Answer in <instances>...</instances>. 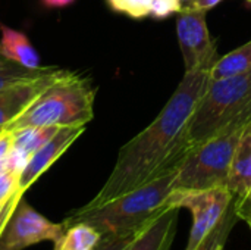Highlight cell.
Here are the masks:
<instances>
[{"instance_id":"6da1fadb","label":"cell","mask_w":251,"mask_h":250,"mask_svg":"<svg viewBox=\"0 0 251 250\" xmlns=\"http://www.w3.org/2000/svg\"><path fill=\"white\" fill-rule=\"evenodd\" d=\"M209 81V71L185 74L156 119L121 147L109 178L84 206H100L176 171L194 147L190 121Z\"/></svg>"},{"instance_id":"7a4b0ae2","label":"cell","mask_w":251,"mask_h":250,"mask_svg":"<svg viewBox=\"0 0 251 250\" xmlns=\"http://www.w3.org/2000/svg\"><path fill=\"white\" fill-rule=\"evenodd\" d=\"M176 172L178 169L100 206L79 208L65 218V228L76 222H85L103 237L137 233L169 208L166 202L174 190Z\"/></svg>"},{"instance_id":"3957f363","label":"cell","mask_w":251,"mask_h":250,"mask_svg":"<svg viewBox=\"0 0 251 250\" xmlns=\"http://www.w3.org/2000/svg\"><path fill=\"white\" fill-rule=\"evenodd\" d=\"M251 118V72L210 80L190 121L193 144Z\"/></svg>"},{"instance_id":"277c9868","label":"cell","mask_w":251,"mask_h":250,"mask_svg":"<svg viewBox=\"0 0 251 250\" xmlns=\"http://www.w3.org/2000/svg\"><path fill=\"white\" fill-rule=\"evenodd\" d=\"M91 84L69 72L53 84L22 116L4 127L16 131L38 127H85L94 116Z\"/></svg>"},{"instance_id":"5b68a950","label":"cell","mask_w":251,"mask_h":250,"mask_svg":"<svg viewBox=\"0 0 251 250\" xmlns=\"http://www.w3.org/2000/svg\"><path fill=\"white\" fill-rule=\"evenodd\" d=\"M250 122L251 118L243 119L196 144L178 168L174 190L200 192L226 187L235 149Z\"/></svg>"},{"instance_id":"8992f818","label":"cell","mask_w":251,"mask_h":250,"mask_svg":"<svg viewBox=\"0 0 251 250\" xmlns=\"http://www.w3.org/2000/svg\"><path fill=\"white\" fill-rule=\"evenodd\" d=\"M232 193L226 187L200 192L172 190L166 206L188 209L193 214V227L185 250H194L200 245V242L224 218L232 203Z\"/></svg>"},{"instance_id":"52a82bcc","label":"cell","mask_w":251,"mask_h":250,"mask_svg":"<svg viewBox=\"0 0 251 250\" xmlns=\"http://www.w3.org/2000/svg\"><path fill=\"white\" fill-rule=\"evenodd\" d=\"M206 13L194 7H182L178 12L176 37L184 57L185 74L210 72L219 59L216 43L207 28Z\"/></svg>"},{"instance_id":"ba28073f","label":"cell","mask_w":251,"mask_h":250,"mask_svg":"<svg viewBox=\"0 0 251 250\" xmlns=\"http://www.w3.org/2000/svg\"><path fill=\"white\" fill-rule=\"evenodd\" d=\"M63 233V222H51L22 197L0 236V250H24L46 240L57 242Z\"/></svg>"},{"instance_id":"9c48e42d","label":"cell","mask_w":251,"mask_h":250,"mask_svg":"<svg viewBox=\"0 0 251 250\" xmlns=\"http://www.w3.org/2000/svg\"><path fill=\"white\" fill-rule=\"evenodd\" d=\"M69 71L53 66L44 75L18 83L0 91V128L10 125L22 116L31 106L59 80L66 77Z\"/></svg>"},{"instance_id":"30bf717a","label":"cell","mask_w":251,"mask_h":250,"mask_svg":"<svg viewBox=\"0 0 251 250\" xmlns=\"http://www.w3.org/2000/svg\"><path fill=\"white\" fill-rule=\"evenodd\" d=\"M85 127H62L59 131L38 150H35L19 177V190L26 192L84 133Z\"/></svg>"},{"instance_id":"8fae6325","label":"cell","mask_w":251,"mask_h":250,"mask_svg":"<svg viewBox=\"0 0 251 250\" xmlns=\"http://www.w3.org/2000/svg\"><path fill=\"white\" fill-rule=\"evenodd\" d=\"M226 189L232 193L234 209L241 220L251 200V122L235 149Z\"/></svg>"},{"instance_id":"7c38bea8","label":"cell","mask_w":251,"mask_h":250,"mask_svg":"<svg viewBox=\"0 0 251 250\" xmlns=\"http://www.w3.org/2000/svg\"><path fill=\"white\" fill-rule=\"evenodd\" d=\"M176 208H166L147 225H144L126 250H169L172 246L176 222Z\"/></svg>"},{"instance_id":"4fadbf2b","label":"cell","mask_w":251,"mask_h":250,"mask_svg":"<svg viewBox=\"0 0 251 250\" xmlns=\"http://www.w3.org/2000/svg\"><path fill=\"white\" fill-rule=\"evenodd\" d=\"M0 56L28 68L40 66V56L24 32L3 24H0Z\"/></svg>"},{"instance_id":"5bb4252c","label":"cell","mask_w":251,"mask_h":250,"mask_svg":"<svg viewBox=\"0 0 251 250\" xmlns=\"http://www.w3.org/2000/svg\"><path fill=\"white\" fill-rule=\"evenodd\" d=\"M101 239L103 236L90 224L76 222L65 228L53 250H96Z\"/></svg>"},{"instance_id":"9a60e30c","label":"cell","mask_w":251,"mask_h":250,"mask_svg":"<svg viewBox=\"0 0 251 250\" xmlns=\"http://www.w3.org/2000/svg\"><path fill=\"white\" fill-rule=\"evenodd\" d=\"M251 72V40L241 47L219 57L210 69V80L235 77Z\"/></svg>"},{"instance_id":"2e32d148","label":"cell","mask_w":251,"mask_h":250,"mask_svg":"<svg viewBox=\"0 0 251 250\" xmlns=\"http://www.w3.org/2000/svg\"><path fill=\"white\" fill-rule=\"evenodd\" d=\"M62 128V127H60ZM59 127H38V128H24L15 131L13 150L22 153L29 159V156L46 144L56 133Z\"/></svg>"},{"instance_id":"e0dca14e","label":"cell","mask_w":251,"mask_h":250,"mask_svg":"<svg viewBox=\"0 0 251 250\" xmlns=\"http://www.w3.org/2000/svg\"><path fill=\"white\" fill-rule=\"evenodd\" d=\"M53 66H38V68H28L18 62L9 60L3 56H0V91L4 88H9L18 83L28 81L32 78H37L40 75L47 74L51 71Z\"/></svg>"},{"instance_id":"ac0fdd59","label":"cell","mask_w":251,"mask_h":250,"mask_svg":"<svg viewBox=\"0 0 251 250\" xmlns=\"http://www.w3.org/2000/svg\"><path fill=\"white\" fill-rule=\"evenodd\" d=\"M237 221H238V217L235 214L234 203H231V206L228 208L224 218L218 222V225L200 242V245L194 250H224L226 240H228Z\"/></svg>"},{"instance_id":"d6986e66","label":"cell","mask_w":251,"mask_h":250,"mask_svg":"<svg viewBox=\"0 0 251 250\" xmlns=\"http://www.w3.org/2000/svg\"><path fill=\"white\" fill-rule=\"evenodd\" d=\"M106 3L113 12L134 19H143L151 15L150 0H106Z\"/></svg>"},{"instance_id":"ffe728a7","label":"cell","mask_w":251,"mask_h":250,"mask_svg":"<svg viewBox=\"0 0 251 250\" xmlns=\"http://www.w3.org/2000/svg\"><path fill=\"white\" fill-rule=\"evenodd\" d=\"M19 177L21 172L10 169L0 172V206L4 205L16 192H19Z\"/></svg>"},{"instance_id":"44dd1931","label":"cell","mask_w":251,"mask_h":250,"mask_svg":"<svg viewBox=\"0 0 251 250\" xmlns=\"http://www.w3.org/2000/svg\"><path fill=\"white\" fill-rule=\"evenodd\" d=\"M151 15L154 19H166L171 15H178L182 9L181 0H150Z\"/></svg>"},{"instance_id":"7402d4cb","label":"cell","mask_w":251,"mask_h":250,"mask_svg":"<svg viewBox=\"0 0 251 250\" xmlns=\"http://www.w3.org/2000/svg\"><path fill=\"white\" fill-rule=\"evenodd\" d=\"M140 231L131 233V234H124V236H106L101 239L96 250H126L129 245L134 242Z\"/></svg>"},{"instance_id":"603a6c76","label":"cell","mask_w":251,"mask_h":250,"mask_svg":"<svg viewBox=\"0 0 251 250\" xmlns=\"http://www.w3.org/2000/svg\"><path fill=\"white\" fill-rule=\"evenodd\" d=\"M24 197V192H16L4 205H1L0 206V236H1V233H3V230H4V227H6V224L9 222V220H10V217H12V214H13V211H15V208L18 206V203H19V200Z\"/></svg>"},{"instance_id":"cb8c5ba5","label":"cell","mask_w":251,"mask_h":250,"mask_svg":"<svg viewBox=\"0 0 251 250\" xmlns=\"http://www.w3.org/2000/svg\"><path fill=\"white\" fill-rule=\"evenodd\" d=\"M13 144H15V131L3 128L0 131V162L10 155V152L13 150Z\"/></svg>"},{"instance_id":"d4e9b609","label":"cell","mask_w":251,"mask_h":250,"mask_svg":"<svg viewBox=\"0 0 251 250\" xmlns=\"http://www.w3.org/2000/svg\"><path fill=\"white\" fill-rule=\"evenodd\" d=\"M221 1H224V0H194V3H193L191 7H194L197 10L209 12L210 9H213L215 6H218Z\"/></svg>"},{"instance_id":"484cf974","label":"cell","mask_w":251,"mask_h":250,"mask_svg":"<svg viewBox=\"0 0 251 250\" xmlns=\"http://www.w3.org/2000/svg\"><path fill=\"white\" fill-rule=\"evenodd\" d=\"M75 0H41L43 6L50 7V9H60V7H66L71 6Z\"/></svg>"},{"instance_id":"4316f807","label":"cell","mask_w":251,"mask_h":250,"mask_svg":"<svg viewBox=\"0 0 251 250\" xmlns=\"http://www.w3.org/2000/svg\"><path fill=\"white\" fill-rule=\"evenodd\" d=\"M241 220H243V221H246V222L249 224V227L251 228V200H250V205H249V208H247V211L243 214Z\"/></svg>"},{"instance_id":"83f0119b","label":"cell","mask_w":251,"mask_h":250,"mask_svg":"<svg viewBox=\"0 0 251 250\" xmlns=\"http://www.w3.org/2000/svg\"><path fill=\"white\" fill-rule=\"evenodd\" d=\"M193 3H194V0H181L182 7H191V6H193Z\"/></svg>"},{"instance_id":"f1b7e54d","label":"cell","mask_w":251,"mask_h":250,"mask_svg":"<svg viewBox=\"0 0 251 250\" xmlns=\"http://www.w3.org/2000/svg\"><path fill=\"white\" fill-rule=\"evenodd\" d=\"M247 1H249V3H251V0H247Z\"/></svg>"},{"instance_id":"f546056e","label":"cell","mask_w":251,"mask_h":250,"mask_svg":"<svg viewBox=\"0 0 251 250\" xmlns=\"http://www.w3.org/2000/svg\"><path fill=\"white\" fill-rule=\"evenodd\" d=\"M1 130H3V128H0V131H1Z\"/></svg>"}]
</instances>
